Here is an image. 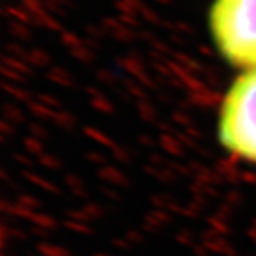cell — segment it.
Returning <instances> with one entry per match:
<instances>
[{
    "label": "cell",
    "mask_w": 256,
    "mask_h": 256,
    "mask_svg": "<svg viewBox=\"0 0 256 256\" xmlns=\"http://www.w3.org/2000/svg\"><path fill=\"white\" fill-rule=\"evenodd\" d=\"M210 30L226 62L246 70L256 68V0H214Z\"/></svg>",
    "instance_id": "1"
},
{
    "label": "cell",
    "mask_w": 256,
    "mask_h": 256,
    "mask_svg": "<svg viewBox=\"0 0 256 256\" xmlns=\"http://www.w3.org/2000/svg\"><path fill=\"white\" fill-rule=\"evenodd\" d=\"M218 138L232 155L256 163V68L230 86L220 110Z\"/></svg>",
    "instance_id": "2"
}]
</instances>
